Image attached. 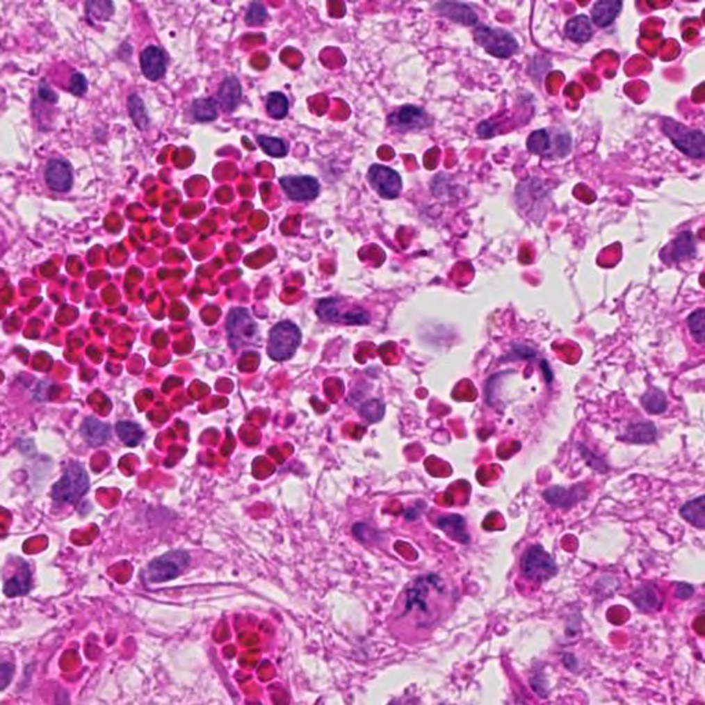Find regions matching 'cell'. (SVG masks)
Returning <instances> with one entry per match:
<instances>
[{
    "label": "cell",
    "instance_id": "12",
    "mask_svg": "<svg viewBox=\"0 0 705 705\" xmlns=\"http://www.w3.org/2000/svg\"><path fill=\"white\" fill-rule=\"evenodd\" d=\"M432 8L438 15L445 17L456 24L466 26H474L478 24L477 13L464 3L456 0H441L434 4Z\"/></svg>",
    "mask_w": 705,
    "mask_h": 705
},
{
    "label": "cell",
    "instance_id": "18",
    "mask_svg": "<svg viewBox=\"0 0 705 705\" xmlns=\"http://www.w3.org/2000/svg\"><path fill=\"white\" fill-rule=\"evenodd\" d=\"M241 101V84L237 77L229 76L218 91V104L225 112H233Z\"/></svg>",
    "mask_w": 705,
    "mask_h": 705
},
{
    "label": "cell",
    "instance_id": "39",
    "mask_svg": "<svg viewBox=\"0 0 705 705\" xmlns=\"http://www.w3.org/2000/svg\"><path fill=\"white\" fill-rule=\"evenodd\" d=\"M13 678V667L10 664H0V690L7 688Z\"/></svg>",
    "mask_w": 705,
    "mask_h": 705
},
{
    "label": "cell",
    "instance_id": "16",
    "mask_svg": "<svg viewBox=\"0 0 705 705\" xmlns=\"http://www.w3.org/2000/svg\"><path fill=\"white\" fill-rule=\"evenodd\" d=\"M47 185L56 192H68L73 184L71 165L64 160H51L46 168Z\"/></svg>",
    "mask_w": 705,
    "mask_h": 705
},
{
    "label": "cell",
    "instance_id": "5",
    "mask_svg": "<svg viewBox=\"0 0 705 705\" xmlns=\"http://www.w3.org/2000/svg\"><path fill=\"white\" fill-rule=\"evenodd\" d=\"M521 570L526 578L543 583L554 577L558 567L551 556L544 551L542 546H533L522 557Z\"/></svg>",
    "mask_w": 705,
    "mask_h": 705
},
{
    "label": "cell",
    "instance_id": "28",
    "mask_svg": "<svg viewBox=\"0 0 705 705\" xmlns=\"http://www.w3.org/2000/svg\"><path fill=\"white\" fill-rule=\"evenodd\" d=\"M642 405L643 408L653 415H658L665 412L667 410V397L665 394L658 389H651L647 393L642 396Z\"/></svg>",
    "mask_w": 705,
    "mask_h": 705
},
{
    "label": "cell",
    "instance_id": "34",
    "mask_svg": "<svg viewBox=\"0 0 705 705\" xmlns=\"http://www.w3.org/2000/svg\"><path fill=\"white\" fill-rule=\"evenodd\" d=\"M258 143L264 149L265 153H268V154H270L273 157H284L288 153V147H286L285 142L280 140V138L259 136L258 137Z\"/></svg>",
    "mask_w": 705,
    "mask_h": 705
},
{
    "label": "cell",
    "instance_id": "9",
    "mask_svg": "<svg viewBox=\"0 0 705 705\" xmlns=\"http://www.w3.org/2000/svg\"><path fill=\"white\" fill-rule=\"evenodd\" d=\"M258 327L248 310L233 309L227 318V335L230 345L237 349L251 342L255 338Z\"/></svg>",
    "mask_w": 705,
    "mask_h": 705
},
{
    "label": "cell",
    "instance_id": "35",
    "mask_svg": "<svg viewBox=\"0 0 705 705\" xmlns=\"http://www.w3.org/2000/svg\"><path fill=\"white\" fill-rule=\"evenodd\" d=\"M688 324H689V330H690L692 335L695 337V339H696L699 343H704V310H703V309H699V310H696L695 313H692V314H690V317H689V320H688Z\"/></svg>",
    "mask_w": 705,
    "mask_h": 705
},
{
    "label": "cell",
    "instance_id": "15",
    "mask_svg": "<svg viewBox=\"0 0 705 705\" xmlns=\"http://www.w3.org/2000/svg\"><path fill=\"white\" fill-rule=\"evenodd\" d=\"M141 70L146 79L156 81L167 71V58L161 49L156 46L146 47L141 54Z\"/></svg>",
    "mask_w": 705,
    "mask_h": 705
},
{
    "label": "cell",
    "instance_id": "4",
    "mask_svg": "<svg viewBox=\"0 0 705 705\" xmlns=\"http://www.w3.org/2000/svg\"><path fill=\"white\" fill-rule=\"evenodd\" d=\"M90 480L79 463L68 466L63 478L54 485L53 497L58 503H76L88 491Z\"/></svg>",
    "mask_w": 705,
    "mask_h": 705
},
{
    "label": "cell",
    "instance_id": "38",
    "mask_svg": "<svg viewBox=\"0 0 705 705\" xmlns=\"http://www.w3.org/2000/svg\"><path fill=\"white\" fill-rule=\"evenodd\" d=\"M87 87H88L87 79L81 73H74L72 76L71 81H70V90H71V92H73L74 95H83V94H86Z\"/></svg>",
    "mask_w": 705,
    "mask_h": 705
},
{
    "label": "cell",
    "instance_id": "22",
    "mask_svg": "<svg viewBox=\"0 0 705 705\" xmlns=\"http://www.w3.org/2000/svg\"><path fill=\"white\" fill-rule=\"evenodd\" d=\"M80 432L83 438L92 446H99L106 442L111 428L108 424L95 419V418H87L80 428Z\"/></svg>",
    "mask_w": 705,
    "mask_h": 705
},
{
    "label": "cell",
    "instance_id": "23",
    "mask_svg": "<svg viewBox=\"0 0 705 705\" xmlns=\"http://www.w3.org/2000/svg\"><path fill=\"white\" fill-rule=\"evenodd\" d=\"M437 525L452 539L460 543H469L470 536L466 532V521L459 515H446L438 519Z\"/></svg>",
    "mask_w": 705,
    "mask_h": 705
},
{
    "label": "cell",
    "instance_id": "37",
    "mask_svg": "<svg viewBox=\"0 0 705 705\" xmlns=\"http://www.w3.org/2000/svg\"><path fill=\"white\" fill-rule=\"evenodd\" d=\"M359 412H361V416H364L366 421L378 422L379 419H382V416L384 414V407L379 400H372V401H368L366 404H364L361 407Z\"/></svg>",
    "mask_w": 705,
    "mask_h": 705
},
{
    "label": "cell",
    "instance_id": "14",
    "mask_svg": "<svg viewBox=\"0 0 705 705\" xmlns=\"http://www.w3.org/2000/svg\"><path fill=\"white\" fill-rule=\"evenodd\" d=\"M696 255V243L690 232L681 233L661 254V259L665 264H678L686 258Z\"/></svg>",
    "mask_w": 705,
    "mask_h": 705
},
{
    "label": "cell",
    "instance_id": "1",
    "mask_svg": "<svg viewBox=\"0 0 705 705\" xmlns=\"http://www.w3.org/2000/svg\"><path fill=\"white\" fill-rule=\"evenodd\" d=\"M442 583L434 577H422L412 584L404 594V612L401 617H411L418 626L431 627L439 620L441 603L444 595Z\"/></svg>",
    "mask_w": 705,
    "mask_h": 705
},
{
    "label": "cell",
    "instance_id": "20",
    "mask_svg": "<svg viewBox=\"0 0 705 705\" xmlns=\"http://www.w3.org/2000/svg\"><path fill=\"white\" fill-rule=\"evenodd\" d=\"M565 33L566 38L574 43H587L594 35L592 22L587 15H576L567 21Z\"/></svg>",
    "mask_w": 705,
    "mask_h": 705
},
{
    "label": "cell",
    "instance_id": "17",
    "mask_svg": "<svg viewBox=\"0 0 705 705\" xmlns=\"http://www.w3.org/2000/svg\"><path fill=\"white\" fill-rule=\"evenodd\" d=\"M587 496V489L584 485L578 484L573 488H561V487H553L544 491L543 497L547 503L556 505V507H573L577 503H580Z\"/></svg>",
    "mask_w": 705,
    "mask_h": 705
},
{
    "label": "cell",
    "instance_id": "3",
    "mask_svg": "<svg viewBox=\"0 0 705 705\" xmlns=\"http://www.w3.org/2000/svg\"><path fill=\"white\" fill-rule=\"evenodd\" d=\"M474 40L496 58H510L519 49L517 39L508 31L487 25L476 28Z\"/></svg>",
    "mask_w": 705,
    "mask_h": 705
},
{
    "label": "cell",
    "instance_id": "26",
    "mask_svg": "<svg viewBox=\"0 0 705 705\" xmlns=\"http://www.w3.org/2000/svg\"><path fill=\"white\" fill-rule=\"evenodd\" d=\"M29 588H31V572L26 564H22L21 572H18V574L13 576L10 580L6 581L4 594L7 597H18L26 594Z\"/></svg>",
    "mask_w": 705,
    "mask_h": 705
},
{
    "label": "cell",
    "instance_id": "10",
    "mask_svg": "<svg viewBox=\"0 0 705 705\" xmlns=\"http://www.w3.org/2000/svg\"><path fill=\"white\" fill-rule=\"evenodd\" d=\"M389 123L398 131H419L431 124L430 115L419 106L405 105L390 115Z\"/></svg>",
    "mask_w": 705,
    "mask_h": 705
},
{
    "label": "cell",
    "instance_id": "40",
    "mask_svg": "<svg viewBox=\"0 0 705 705\" xmlns=\"http://www.w3.org/2000/svg\"><path fill=\"white\" fill-rule=\"evenodd\" d=\"M695 592V588L690 585V584H686V583H682L678 585L676 588V597L678 598H683V599H688L693 595Z\"/></svg>",
    "mask_w": 705,
    "mask_h": 705
},
{
    "label": "cell",
    "instance_id": "21",
    "mask_svg": "<svg viewBox=\"0 0 705 705\" xmlns=\"http://www.w3.org/2000/svg\"><path fill=\"white\" fill-rule=\"evenodd\" d=\"M557 138L554 140L547 130H537L529 136L526 146H528L529 152H532L535 154L544 156V157H551V156L558 157L557 149L554 146V142L557 141Z\"/></svg>",
    "mask_w": 705,
    "mask_h": 705
},
{
    "label": "cell",
    "instance_id": "25",
    "mask_svg": "<svg viewBox=\"0 0 705 705\" xmlns=\"http://www.w3.org/2000/svg\"><path fill=\"white\" fill-rule=\"evenodd\" d=\"M705 499L704 496H699L695 500L688 501L681 508V515L692 525H695L699 529L705 528Z\"/></svg>",
    "mask_w": 705,
    "mask_h": 705
},
{
    "label": "cell",
    "instance_id": "27",
    "mask_svg": "<svg viewBox=\"0 0 705 705\" xmlns=\"http://www.w3.org/2000/svg\"><path fill=\"white\" fill-rule=\"evenodd\" d=\"M657 430L653 423H636L630 426L626 434L622 437L627 442L633 444H650L656 439Z\"/></svg>",
    "mask_w": 705,
    "mask_h": 705
},
{
    "label": "cell",
    "instance_id": "2",
    "mask_svg": "<svg viewBox=\"0 0 705 705\" xmlns=\"http://www.w3.org/2000/svg\"><path fill=\"white\" fill-rule=\"evenodd\" d=\"M661 127L664 134L682 153L692 159L704 157L705 137L703 131L692 130L671 119H663Z\"/></svg>",
    "mask_w": 705,
    "mask_h": 705
},
{
    "label": "cell",
    "instance_id": "29",
    "mask_svg": "<svg viewBox=\"0 0 705 705\" xmlns=\"http://www.w3.org/2000/svg\"><path fill=\"white\" fill-rule=\"evenodd\" d=\"M119 438L129 446H137L143 437L141 426L133 422H119L116 424Z\"/></svg>",
    "mask_w": 705,
    "mask_h": 705
},
{
    "label": "cell",
    "instance_id": "30",
    "mask_svg": "<svg viewBox=\"0 0 705 705\" xmlns=\"http://www.w3.org/2000/svg\"><path fill=\"white\" fill-rule=\"evenodd\" d=\"M192 112L195 119L199 122H212L218 116L216 101L212 98L196 99L192 105Z\"/></svg>",
    "mask_w": 705,
    "mask_h": 705
},
{
    "label": "cell",
    "instance_id": "31",
    "mask_svg": "<svg viewBox=\"0 0 705 705\" xmlns=\"http://www.w3.org/2000/svg\"><path fill=\"white\" fill-rule=\"evenodd\" d=\"M288 99L282 92H270L266 99V109L270 118L280 120L284 119L288 113Z\"/></svg>",
    "mask_w": 705,
    "mask_h": 705
},
{
    "label": "cell",
    "instance_id": "11",
    "mask_svg": "<svg viewBox=\"0 0 705 705\" xmlns=\"http://www.w3.org/2000/svg\"><path fill=\"white\" fill-rule=\"evenodd\" d=\"M368 179L372 188L383 197V199H396L398 197L403 182L401 177L391 168L384 165H372L368 172Z\"/></svg>",
    "mask_w": 705,
    "mask_h": 705
},
{
    "label": "cell",
    "instance_id": "36",
    "mask_svg": "<svg viewBox=\"0 0 705 705\" xmlns=\"http://www.w3.org/2000/svg\"><path fill=\"white\" fill-rule=\"evenodd\" d=\"M266 18H268V11H266L265 6L261 1L254 0L248 6L247 14H245V22L251 26H255V25L262 24Z\"/></svg>",
    "mask_w": 705,
    "mask_h": 705
},
{
    "label": "cell",
    "instance_id": "24",
    "mask_svg": "<svg viewBox=\"0 0 705 705\" xmlns=\"http://www.w3.org/2000/svg\"><path fill=\"white\" fill-rule=\"evenodd\" d=\"M631 599H633L635 606L639 610H642V612L656 610L661 605V601H660L657 592L650 585H640V587H638L634 592L631 594Z\"/></svg>",
    "mask_w": 705,
    "mask_h": 705
},
{
    "label": "cell",
    "instance_id": "6",
    "mask_svg": "<svg viewBox=\"0 0 705 705\" xmlns=\"http://www.w3.org/2000/svg\"><path fill=\"white\" fill-rule=\"evenodd\" d=\"M317 313L321 320L327 323L341 324H355L362 325L369 323V316L359 307H350L346 302L339 299H324L317 307Z\"/></svg>",
    "mask_w": 705,
    "mask_h": 705
},
{
    "label": "cell",
    "instance_id": "33",
    "mask_svg": "<svg viewBox=\"0 0 705 705\" xmlns=\"http://www.w3.org/2000/svg\"><path fill=\"white\" fill-rule=\"evenodd\" d=\"M87 11L98 21H108L115 13V6L112 0H88Z\"/></svg>",
    "mask_w": 705,
    "mask_h": 705
},
{
    "label": "cell",
    "instance_id": "13",
    "mask_svg": "<svg viewBox=\"0 0 705 705\" xmlns=\"http://www.w3.org/2000/svg\"><path fill=\"white\" fill-rule=\"evenodd\" d=\"M280 182L288 197L298 202L313 200L320 191L318 182L313 177H284Z\"/></svg>",
    "mask_w": 705,
    "mask_h": 705
},
{
    "label": "cell",
    "instance_id": "19",
    "mask_svg": "<svg viewBox=\"0 0 705 705\" xmlns=\"http://www.w3.org/2000/svg\"><path fill=\"white\" fill-rule=\"evenodd\" d=\"M623 8V0H598L592 7V22L599 28H606L617 18Z\"/></svg>",
    "mask_w": 705,
    "mask_h": 705
},
{
    "label": "cell",
    "instance_id": "32",
    "mask_svg": "<svg viewBox=\"0 0 705 705\" xmlns=\"http://www.w3.org/2000/svg\"><path fill=\"white\" fill-rule=\"evenodd\" d=\"M129 112H130V116H131L134 124L140 130H146L147 129V126H149V118H147L145 105H143L140 95H137V94L130 95V98H129Z\"/></svg>",
    "mask_w": 705,
    "mask_h": 705
},
{
    "label": "cell",
    "instance_id": "8",
    "mask_svg": "<svg viewBox=\"0 0 705 705\" xmlns=\"http://www.w3.org/2000/svg\"><path fill=\"white\" fill-rule=\"evenodd\" d=\"M300 343V331L289 321L277 324L269 337L268 352L272 358L282 361L292 357Z\"/></svg>",
    "mask_w": 705,
    "mask_h": 705
},
{
    "label": "cell",
    "instance_id": "7",
    "mask_svg": "<svg viewBox=\"0 0 705 705\" xmlns=\"http://www.w3.org/2000/svg\"><path fill=\"white\" fill-rule=\"evenodd\" d=\"M191 562L185 551H170L160 558L153 560L147 566V578L152 583H165L182 574Z\"/></svg>",
    "mask_w": 705,
    "mask_h": 705
},
{
    "label": "cell",
    "instance_id": "41",
    "mask_svg": "<svg viewBox=\"0 0 705 705\" xmlns=\"http://www.w3.org/2000/svg\"><path fill=\"white\" fill-rule=\"evenodd\" d=\"M39 94H40V97H42L43 99H46V101H50V102H56V101H57V95H56L53 91H50V88H49L46 84H44V87H43V84H42V88L39 90Z\"/></svg>",
    "mask_w": 705,
    "mask_h": 705
}]
</instances>
